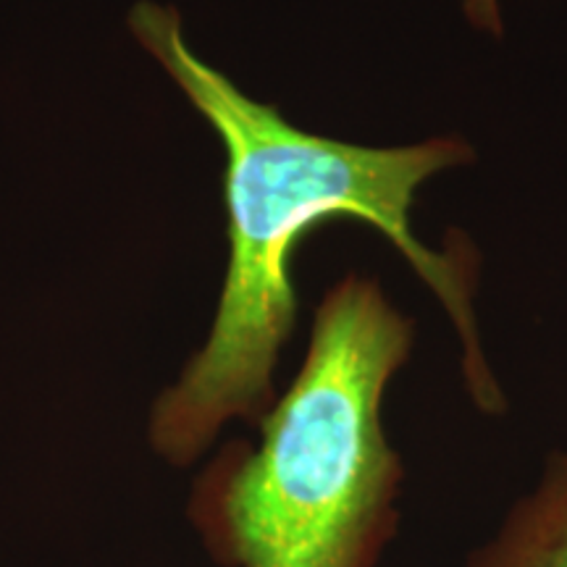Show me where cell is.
Masks as SVG:
<instances>
[{"mask_svg":"<svg viewBox=\"0 0 567 567\" xmlns=\"http://www.w3.org/2000/svg\"><path fill=\"white\" fill-rule=\"evenodd\" d=\"M126 21L226 151L229 268L208 342L155 400L153 450L166 463L189 465L226 423L264 421L276 402L274 375L300 308L295 250L305 234L337 216L373 226L402 252L455 326L471 402L484 415H505L507 394L488 363L473 310L471 268L425 247L410 221L417 189L471 161V147L455 137L373 147L305 132L205 63L184 40L174 6L140 0Z\"/></svg>","mask_w":567,"mask_h":567,"instance_id":"obj_1","label":"cell"},{"mask_svg":"<svg viewBox=\"0 0 567 567\" xmlns=\"http://www.w3.org/2000/svg\"><path fill=\"white\" fill-rule=\"evenodd\" d=\"M413 339V321L373 279L350 274L326 292L258 442L226 444L189 494V520L218 565H384L405 492L384 400Z\"/></svg>","mask_w":567,"mask_h":567,"instance_id":"obj_2","label":"cell"},{"mask_svg":"<svg viewBox=\"0 0 567 567\" xmlns=\"http://www.w3.org/2000/svg\"><path fill=\"white\" fill-rule=\"evenodd\" d=\"M463 567H567V450L551 452Z\"/></svg>","mask_w":567,"mask_h":567,"instance_id":"obj_3","label":"cell"},{"mask_svg":"<svg viewBox=\"0 0 567 567\" xmlns=\"http://www.w3.org/2000/svg\"><path fill=\"white\" fill-rule=\"evenodd\" d=\"M465 13L473 24L481 27V30H488L494 34L502 32L499 6H496V0H465Z\"/></svg>","mask_w":567,"mask_h":567,"instance_id":"obj_4","label":"cell"}]
</instances>
